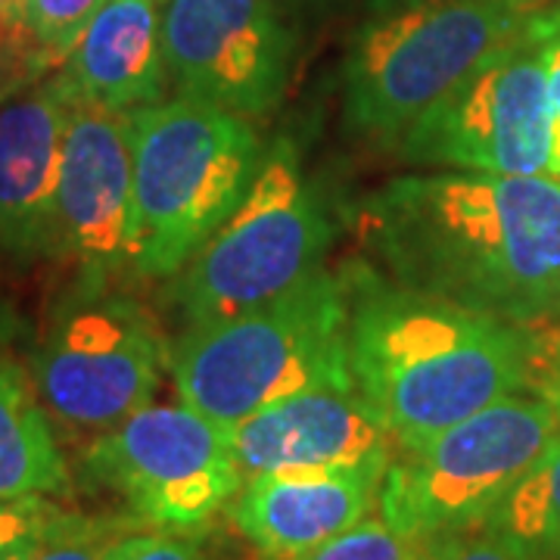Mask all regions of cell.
Listing matches in <instances>:
<instances>
[{"instance_id": "5", "label": "cell", "mask_w": 560, "mask_h": 560, "mask_svg": "<svg viewBox=\"0 0 560 560\" xmlns=\"http://www.w3.org/2000/svg\"><path fill=\"white\" fill-rule=\"evenodd\" d=\"M548 20L536 0H448L374 20L349 60L346 119L361 135L399 140Z\"/></svg>"}, {"instance_id": "27", "label": "cell", "mask_w": 560, "mask_h": 560, "mask_svg": "<svg viewBox=\"0 0 560 560\" xmlns=\"http://www.w3.org/2000/svg\"><path fill=\"white\" fill-rule=\"evenodd\" d=\"M541 364V381L539 389H541V399H548L555 408H558L560 415V337L558 342H555V355L548 361H539ZM536 368V364H533Z\"/></svg>"}, {"instance_id": "32", "label": "cell", "mask_w": 560, "mask_h": 560, "mask_svg": "<svg viewBox=\"0 0 560 560\" xmlns=\"http://www.w3.org/2000/svg\"><path fill=\"white\" fill-rule=\"evenodd\" d=\"M558 560H560V555H558Z\"/></svg>"}, {"instance_id": "3", "label": "cell", "mask_w": 560, "mask_h": 560, "mask_svg": "<svg viewBox=\"0 0 560 560\" xmlns=\"http://www.w3.org/2000/svg\"><path fill=\"white\" fill-rule=\"evenodd\" d=\"M349 327V287L320 268L261 308L187 327L168 368L180 401L231 430L305 389L355 386Z\"/></svg>"}, {"instance_id": "7", "label": "cell", "mask_w": 560, "mask_h": 560, "mask_svg": "<svg viewBox=\"0 0 560 560\" xmlns=\"http://www.w3.org/2000/svg\"><path fill=\"white\" fill-rule=\"evenodd\" d=\"M558 436V408L514 393L389 460L381 517L415 541L482 526Z\"/></svg>"}, {"instance_id": "13", "label": "cell", "mask_w": 560, "mask_h": 560, "mask_svg": "<svg viewBox=\"0 0 560 560\" xmlns=\"http://www.w3.org/2000/svg\"><path fill=\"white\" fill-rule=\"evenodd\" d=\"M389 460L340 467H280L243 482L234 523L275 560H296L368 517Z\"/></svg>"}, {"instance_id": "31", "label": "cell", "mask_w": 560, "mask_h": 560, "mask_svg": "<svg viewBox=\"0 0 560 560\" xmlns=\"http://www.w3.org/2000/svg\"><path fill=\"white\" fill-rule=\"evenodd\" d=\"M156 3H160V7H165V3H168V0H156Z\"/></svg>"}, {"instance_id": "2", "label": "cell", "mask_w": 560, "mask_h": 560, "mask_svg": "<svg viewBox=\"0 0 560 560\" xmlns=\"http://www.w3.org/2000/svg\"><path fill=\"white\" fill-rule=\"evenodd\" d=\"M349 296L352 381L401 448H418L529 383L533 342L521 324L374 278Z\"/></svg>"}, {"instance_id": "26", "label": "cell", "mask_w": 560, "mask_h": 560, "mask_svg": "<svg viewBox=\"0 0 560 560\" xmlns=\"http://www.w3.org/2000/svg\"><path fill=\"white\" fill-rule=\"evenodd\" d=\"M548 94H551V175L560 178V28L548 44Z\"/></svg>"}, {"instance_id": "19", "label": "cell", "mask_w": 560, "mask_h": 560, "mask_svg": "<svg viewBox=\"0 0 560 560\" xmlns=\"http://www.w3.org/2000/svg\"><path fill=\"white\" fill-rule=\"evenodd\" d=\"M28 3L32 0H0V103L10 101L35 75L50 72L32 32Z\"/></svg>"}, {"instance_id": "21", "label": "cell", "mask_w": 560, "mask_h": 560, "mask_svg": "<svg viewBox=\"0 0 560 560\" xmlns=\"http://www.w3.org/2000/svg\"><path fill=\"white\" fill-rule=\"evenodd\" d=\"M415 548L418 541L405 539L383 517H364L296 560H408Z\"/></svg>"}, {"instance_id": "30", "label": "cell", "mask_w": 560, "mask_h": 560, "mask_svg": "<svg viewBox=\"0 0 560 560\" xmlns=\"http://www.w3.org/2000/svg\"><path fill=\"white\" fill-rule=\"evenodd\" d=\"M296 7H312V10H327V7H334V3H340V0H293Z\"/></svg>"}, {"instance_id": "25", "label": "cell", "mask_w": 560, "mask_h": 560, "mask_svg": "<svg viewBox=\"0 0 560 560\" xmlns=\"http://www.w3.org/2000/svg\"><path fill=\"white\" fill-rule=\"evenodd\" d=\"M106 560H206L197 545L165 533L116 536L106 548Z\"/></svg>"}, {"instance_id": "16", "label": "cell", "mask_w": 560, "mask_h": 560, "mask_svg": "<svg viewBox=\"0 0 560 560\" xmlns=\"http://www.w3.org/2000/svg\"><path fill=\"white\" fill-rule=\"evenodd\" d=\"M60 79L75 97L121 113L160 103L168 79L160 3L106 0L69 54Z\"/></svg>"}, {"instance_id": "6", "label": "cell", "mask_w": 560, "mask_h": 560, "mask_svg": "<svg viewBox=\"0 0 560 560\" xmlns=\"http://www.w3.org/2000/svg\"><path fill=\"white\" fill-rule=\"evenodd\" d=\"M330 243L327 209L280 140L261 156L241 202L180 268L175 300L187 327H206L280 300L318 275Z\"/></svg>"}, {"instance_id": "11", "label": "cell", "mask_w": 560, "mask_h": 560, "mask_svg": "<svg viewBox=\"0 0 560 560\" xmlns=\"http://www.w3.org/2000/svg\"><path fill=\"white\" fill-rule=\"evenodd\" d=\"M162 50L184 97L246 119L268 116L283 97L290 35L275 0H168Z\"/></svg>"}, {"instance_id": "20", "label": "cell", "mask_w": 560, "mask_h": 560, "mask_svg": "<svg viewBox=\"0 0 560 560\" xmlns=\"http://www.w3.org/2000/svg\"><path fill=\"white\" fill-rule=\"evenodd\" d=\"M106 0H32L28 16L47 69H62Z\"/></svg>"}, {"instance_id": "1", "label": "cell", "mask_w": 560, "mask_h": 560, "mask_svg": "<svg viewBox=\"0 0 560 560\" xmlns=\"http://www.w3.org/2000/svg\"><path fill=\"white\" fill-rule=\"evenodd\" d=\"M364 243L396 287L511 324L560 308V178L440 172L389 180Z\"/></svg>"}, {"instance_id": "12", "label": "cell", "mask_w": 560, "mask_h": 560, "mask_svg": "<svg viewBox=\"0 0 560 560\" xmlns=\"http://www.w3.org/2000/svg\"><path fill=\"white\" fill-rule=\"evenodd\" d=\"M135 150L131 113L69 101L50 256L69 259L88 283L131 265Z\"/></svg>"}, {"instance_id": "23", "label": "cell", "mask_w": 560, "mask_h": 560, "mask_svg": "<svg viewBox=\"0 0 560 560\" xmlns=\"http://www.w3.org/2000/svg\"><path fill=\"white\" fill-rule=\"evenodd\" d=\"M113 539L116 536H109L103 523L62 511L28 560H106V548Z\"/></svg>"}, {"instance_id": "24", "label": "cell", "mask_w": 560, "mask_h": 560, "mask_svg": "<svg viewBox=\"0 0 560 560\" xmlns=\"http://www.w3.org/2000/svg\"><path fill=\"white\" fill-rule=\"evenodd\" d=\"M440 560H539L521 541L499 536L492 529L480 526V533H458L448 539L433 541Z\"/></svg>"}, {"instance_id": "22", "label": "cell", "mask_w": 560, "mask_h": 560, "mask_svg": "<svg viewBox=\"0 0 560 560\" xmlns=\"http://www.w3.org/2000/svg\"><path fill=\"white\" fill-rule=\"evenodd\" d=\"M62 511L47 495L0 499V560H28Z\"/></svg>"}, {"instance_id": "8", "label": "cell", "mask_w": 560, "mask_h": 560, "mask_svg": "<svg viewBox=\"0 0 560 560\" xmlns=\"http://www.w3.org/2000/svg\"><path fill=\"white\" fill-rule=\"evenodd\" d=\"M168 359L140 305L84 283L44 337L35 386L50 418L94 442L150 405Z\"/></svg>"}, {"instance_id": "17", "label": "cell", "mask_w": 560, "mask_h": 560, "mask_svg": "<svg viewBox=\"0 0 560 560\" xmlns=\"http://www.w3.org/2000/svg\"><path fill=\"white\" fill-rule=\"evenodd\" d=\"M69 470L44 405L25 383L0 368V499L60 495Z\"/></svg>"}, {"instance_id": "28", "label": "cell", "mask_w": 560, "mask_h": 560, "mask_svg": "<svg viewBox=\"0 0 560 560\" xmlns=\"http://www.w3.org/2000/svg\"><path fill=\"white\" fill-rule=\"evenodd\" d=\"M436 3H448V0H371V13L374 20H386L405 10H418V7H436Z\"/></svg>"}, {"instance_id": "10", "label": "cell", "mask_w": 560, "mask_h": 560, "mask_svg": "<svg viewBox=\"0 0 560 560\" xmlns=\"http://www.w3.org/2000/svg\"><path fill=\"white\" fill-rule=\"evenodd\" d=\"M84 470L156 526H200L243 489L228 427L190 405H143L84 452Z\"/></svg>"}, {"instance_id": "9", "label": "cell", "mask_w": 560, "mask_h": 560, "mask_svg": "<svg viewBox=\"0 0 560 560\" xmlns=\"http://www.w3.org/2000/svg\"><path fill=\"white\" fill-rule=\"evenodd\" d=\"M551 20L489 62L399 138L408 160L486 175H551Z\"/></svg>"}, {"instance_id": "29", "label": "cell", "mask_w": 560, "mask_h": 560, "mask_svg": "<svg viewBox=\"0 0 560 560\" xmlns=\"http://www.w3.org/2000/svg\"><path fill=\"white\" fill-rule=\"evenodd\" d=\"M408 560H440L436 558V545L433 541H418V548L411 551Z\"/></svg>"}, {"instance_id": "4", "label": "cell", "mask_w": 560, "mask_h": 560, "mask_svg": "<svg viewBox=\"0 0 560 560\" xmlns=\"http://www.w3.org/2000/svg\"><path fill=\"white\" fill-rule=\"evenodd\" d=\"M131 265L172 278L241 202L261 165L246 116L178 94L131 113Z\"/></svg>"}, {"instance_id": "18", "label": "cell", "mask_w": 560, "mask_h": 560, "mask_svg": "<svg viewBox=\"0 0 560 560\" xmlns=\"http://www.w3.org/2000/svg\"><path fill=\"white\" fill-rule=\"evenodd\" d=\"M486 529L521 541L536 558L560 555V436L523 477L511 495L482 523Z\"/></svg>"}, {"instance_id": "14", "label": "cell", "mask_w": 560, "mask_h": 560, "mask_svg": "<svg viewBox=\"0 0 560 560\" xmlns=\"http://www.w3.org/2000/svg\"><path fill=\"white\" fill-rule=\"evenodd\" d=\"M243 482L280 467L389 460L393 436L355 386H320L275 401L228 430Z\"/></svg>"}, {"instance_id": "15", "label": "cell", "mask_w": 560, "mask_h": 560, "mask_svg": "<svg viewBox=\"0 0 560 560\" xmlns=\"http://www.w3.org/2000/svg\"><path fill=\"white\" fill-rule=\"evenodd\" d=\"M69 101L57 75L0 103V246L13 256L32 259L54 246Z\"/></svg>"}]
</instances>
